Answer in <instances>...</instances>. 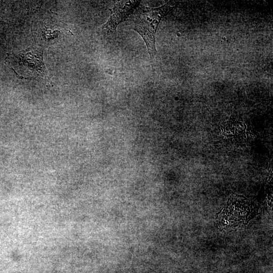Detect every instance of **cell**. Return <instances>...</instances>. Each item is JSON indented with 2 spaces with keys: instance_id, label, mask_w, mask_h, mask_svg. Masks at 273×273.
Wrapping results in <instances>:
<instances>
[{
  "instance_id": "cell-1",
  "label": "cell",
  "mask_w": 273,
  "mask_h": 273,
  "mask_svg": "<svg viewBox=\"0 0 273 273\" xmlns=\"http://www.w3.org/2000/svg\"><path fill=\"white\" fill-rule=\"evenodd\" d=\"M170 8L168 4L157 8L139 6L130 17L132 28L144 39L152 61L156 53L155 38L159 23Z\"/></svg>"
},
{
  "instance_id": "cell-2",
  "label": "cell",
  "mask_w": 273,
  "mask_h": 273,
  "mask_svg": "<svg viewBox=\"0 0 273 273\" xmlns=\"http://www.w3.org/2000/svg\"><path fill=\"white\" fill-rule=\"evenodd\" d=\"M43 49L29 48L19 54L9 55V62L12 63L14 68L22 72V74L31 75L42 79H49L48 72L44 66L43 58Z\"/></svg>"
},
{
  "instance_id": "cell-3",
  "label": "cell",
  "mask_w": 273,
  "mask_h": 273,
  "mask_svg": "<svg viewBox=\"0 0 273 273\" xmlns=\"http://www.w3.org/2000/svg\"><path fill=\"white\" fill-rule=\"evenodd\" d=\"M140 1H120L110 9L111 15L107 22L102 26L104 35H110L116 30L117 26L128 18L140 5Z\"/></svg>"
}]
</instances>
